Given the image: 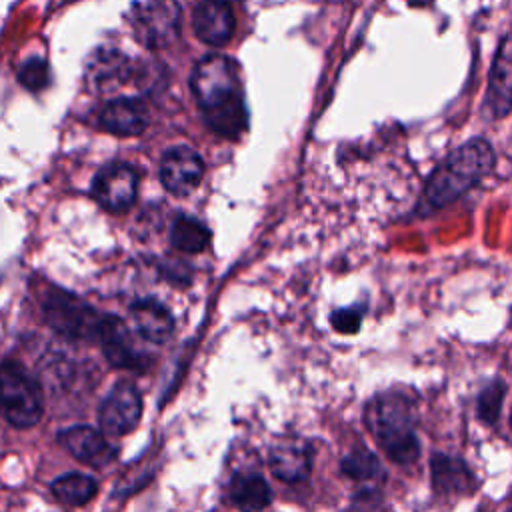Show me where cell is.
Segmentation results:
<instances>
[{
	"label": "cell",
	"instance_id": "20",
	"mask_svg": "<svg viewBox=\"0 0 512 512\" xmlns=\"http://www.w3.org/2000/svg\"><path fill=\"white\" fill-rule=\"evenodd\" d=\"M98 492V484L92 476L70 472L52 482V494L66 506H82L90 502Z\"/></svg>",
	"mask_w": 512,
	"mask_h": 512
},
{
	"label": "cell",
	"instance_id": "12",
	"mask_svg": "<svg viewBox=\"0 0 512 512\" xmlns=\"http://www.w3.org/2000/svg\"><path fill=\"white\" fill-rule=\"evenodd\" d=\"M236 18L228 0H202L192 12V28L208 46H224L234 34Z\"/></svg>",
	"mask_w": 512,
	"mask_h": 512
},
{
	"label": "cell",
	"instance_id": "2",
	"mask_svg": "<svg viewBox=\"0 0 512 512\" xmlns=\"http://www.w3.org/2000/svg\"><path fill=\"white\" fill-rule=\"evenodd\" d=\"M494 166V150L482 140L474 138L456 148L428 178L422 194L420 208L436 210L458 196L468 188L478 184Z\"/></svg>",
	"mask_w": 512,
	"mask_h": 512
},
{
	"label": "cell",
	"instance_id": "9",
	"mask_svg": "<svg viewBox=\"0 0 512 512\" xmlns=\"http://www.w3.org/2000/svg\"><path fill=\"white\" fill-rule=\"evenodd\" d=\"M96 338L100 340L106 360L114 368L142 370L148 364L142 350H138L128 326L118 316L102 314Z\"/></svg>",
	"mask_w": 512,
	"mask_h": 512
},
{
	"label": "cell",
	"instance_id": "18",
	"mask_svg": "<svg viewBox=\"0 0 512 512\" xmlns=\"http://www.w3.org/2000/svg\"><path fill=\"white\" fill-rule=\"evenodd\" d=\"M432 486L438 494H464L472 488L474 476L468 466L446 454L432 456Z\"/></svg>",
	"mask_w": 512,
	"mask_h": 512
},
{
	"label": "cell",
	"instance_id": "16",
	"mask_svg": "<svg viewBox=\"0 0 512 512\" xmlns=\"http://www.w3.org/2000/svg\"><path fill=\"white\" fill-rule=\"evenodd\" d=\"M60 442L76 460L90 466H104L116 454L104 434L92 426H72L60 434Z\"/></svg>",
	"mask_w": 512,
	"mask_h": 512
},
{
	"label": "cell",
	"instance_id": "23",
	"mask_svg": "<svg viewBox=\"0 0 512 512\" xmlns=\"http://www.w3.org/2000/svg\"><path fill=\"white\" fill-rule=\"evenodd\" d=\"M506 394V384L502 380H494L490 382L478 396V404H476V412L478 418L482 422H496L500 416V408H502V400Z\"/></svg>",
	"mask_w": 512,
	"mask_h": 512
},
{
	"label": "cell",
	"instance_id": "4",
	"mask_svg": "<svg viewBox=\"0 0 512 512\" xmlns=\"http://www.w3.org/2000/svg\"><path fill=\"white\" fill-rule=\"evenodd\" d=\"M42 390L14 360L0 366V412L16 428H32L42 416Z\"/></svg>",
	"mask_w": 512,
	"mask_h": 512
},
{
	"label": "cell",
	"instance_id": "26",
	"mask_svg": "<svg viewBox=\"0 0 512 512\" xmlns=\"http://www.w3.org/2000/svg\"><path fill=\"white\" fill-rule=\"evenodd\" d=\"M510 426H512V414H510Z\"/></svg>",
	"mask_w": 512,
	"mask_h": 512
},
{
	"label": "cell",
	"instance_id": "21",
	"mask_svg": "<svg viewBox=\"0 0 512 512\" xmlns=\"http://www.w3.org/2000/svg\"><path fill=\"white\" fill-rule=\"evenodd\" d=\"M170 242L186 254L202 252L210 242V230L192 216H178L170 228Z\"/></svg>",
	"mask_w": 512,
	"mask_h": 512
},
{
	"label": "cell",
	"instance_id": "11",
	"mask_svg": "<svg viewBox=\"0 0 512 512\" xmlns=\"http://www.w3.org/2000/svg\"><path fill=\"white\" fill-rule=\"evenodd\" d=\"M204 162L190 146H174L160 160V180L176 196L190 194L202 180Z\"/></svg>",
	"mask_w": 512,
	"mask_h": 512
},
{
	"label": "cell",
	"instance_id": "3",
	"mask_svg": "<svg viewBox=\"0 0 512 512\" xmlns=\"http://www.w3.org/2000/svg\"><path fill=\"white\" fill-rule=\"evenodd\" d=\"M366 426L384 454L396 464H410L420 454L414 432V412L406 396L384 392L374 396L364 412Z\"/></svg>",
	"mask_w": 512,
	"mask_h": 512
},
{
	"label": "cell",
	"instance_id": "8",
	"mask_svg": "<svg viewBox=\"0 0 512 512\" xmlns=\"http://www.w3.org/2000/svg\"><path fill=\"white\" fill-rule=\"evenodd\" d=\"M138 192V172L128 164H108L102 168L92 184L96 202L112 212L130 208Z\"/></svg>",
	"mask_w": 512,
	"mask_h": 512
},
{
	"label": "cell",
	"instance_id": "15",
	"mask_svg": "<svg viewBox=\"0 0 512 512\" xmlns=\"http://www.w3.org/2000/svg\"><path fill=\"white\" fill-rule=\"evenodd\" d=\"M98 122L116 136H138L148 124V110L140 98H114L104 104Z\"/></svg>",
	"mask_w": 512,
	"mask_h": 512
},
{
	"label": "cell",
	"instance_id": "5",
	"mask_svg": "<svg viewBox=\"0 0 512 512\" xmlns=\"http://www.w3.org/2000/svg\"><path fill=\"white\" fill-rule=\"evenodd\" d=\"M42 314L46 324L68 338H96L98 324L102 314H98L90 304L80 300L76 294L60 290V288H46L42 298Z\"/></svg>",
	"mask_w": 512,
	"mask_h": 512
},
{
	"label": "cell",
	"instance_id": "14",
	"mask_svg": "<svg viewBox=\"0 0 512 512\" xmlns=\"http://www.w3.org/2000/svg\"><path fill=\"white\" fill-rule=\"evenodd\" d=\"M310 448L298 436H288L276 442L268 456V466L282 482H300L310 474Z\"/></svg>",
	"mask_w": 512,
	"mask_h": 512
},
{
	"label": "cell",
	"instance_id": "1",
	"mask_svg": "<svg viewBox=\"0 0 512 512\" xmlns=\"http://www.w3.org/2000/svg\"><path fill=\"white\" fill-rule=\"evenodd\" d=\"M192 94L206 124L224 138H238L248 126L236 62L224 54H206L190 76Z\"/></svg>",
	"mask_w": 512,
	"mask_h": 512
},
{
	"label": "cell",
	"instance_id": "24",
	"mask_svg": "<svg viewBox=\"0 0 512 512\" xmlns=\"http://www.w3.org/2000/svg\"><path fill=\"white\" fill-rule=\"evenodd\" d=\"M18 82L30 90V92H40L48 86L50 82V70L44 58H30L18 68Z\"/></svg>",
	"mask_w": 512,
	"mask_h": 512
},
{
	"label": "cell",
	"instance_id": "6",
	"mask_svg": "<svg viewBox=\"0 0 512 512\" xmlns=\"http://www.w3.org/2000/svg\"><path fill=\"white\" fill-rule=\"evenodd\" d=\"M182 8L178 0H146L132 14V30L150 50L166 48L180 36Z\"/></svg>",
	"mask_w": 512,
	"mask_h": 512
},
{
	"label": "cell",
	"instance_id": "10",
	"mask_svg": "<svg viewBox=\"0 0 512 512\" xmlns=\"http://www.w3.org/2000/svg\"><path fill=\"white\" fill-rule=\"evenodd\" d=\"M134 76L132 60L116 50V48H98L86 62L84 80L86 86L96 94H108L124 84H128Z\"/></svg>",
	"mask_w": 512,
	"mask_h": 512
},
{
	"label": "cell",
	"instance_id": "17",
	"mask_svg": "<svg viewBox=\"0 0 512 512\" xmlns=\"http://www.w3.org/2000/svg\"><path fill=\"white\" fill-rule=\"evenodd\" d=\"M130 316L140 336L150 342H166L174 332V318L170 310L154 298L136 300L130 308Z\"/></svg>",
	"mask_w": 512,
	"mask_h": 512
},
{
	"label": "cell",
	"instance_id": "25",
	"mask_svg": "<svg viewBox=\"0 0 512 512\" xmlns=\"http://www.w3.org/2000/svg\"><path fill=\"white\" fill-rule=\"evenodd\" d=\"M362 312H364V308H360V306L340 308L330 318L332 326L342 334H354V332H358V328L362 324Z\"/></svg>",
	"mask_w": 512,
	"mask_h": 512
},
{
	"label": "cell",
	"instance_id": "22",
	"mask_svg": "<svg viewBox=\"0 0 512 512\" xmlns=\"http://www.w3.org/2000/svg\"><path fill=\"white\" fill-rule=\"evenodd\" d=\"M342 474L352 478V480H372L380 474V462L378 458L366 450V448H354L352 452H348L342 462H340Z\"/></svg>",
	"mask_w": 512,
	"mask_h": 512
},
{
	"label": "cell",
	"instance_id": "13",
	"mask_svg": "<svg viewBox=\"0 0 512 512\" xmlns=\"http://www.w3.org/2000/svg\"><path fill=\"white\" fill-rule=\"evenodd\" d=\"M486 104L496 118L506 116L512 108V32L500 40L496 50L488 78Z\"/></svg>",
	"mask_w": 512,
	"mask_h": 512
},
{
	"label": "cell",
	"instance_id": "7",
	"mask_svg": "<svg viewBox=\"0 0 512 512\" xmlns=\"http://www.w3.org/2000/svg\"><path fill=\"white\" fill-rule=\"evenodd\" d=\"M142 414V398L132 382H118L100 404V426L110 436H124L138 424Z\"/></svg>",
	"mask_w": 512,
	"mask_h": 512
},
{
	"label": "cell",
	"instance_id": "19",
	"mask_svg": "<svg viewBox=\"0 0 512 512\" xmlns=\"http://www.w3.org/2000/svg\"><path fill=\"white\" fill-rule=\"evenodd\" d=\"M230 500L244 510H260L270 504L272 492L268 482L254 472L236 474L230 482Z\"/></svg>",
	"mask_w": 512,
	"mask_h": 512
}]
</instances>
